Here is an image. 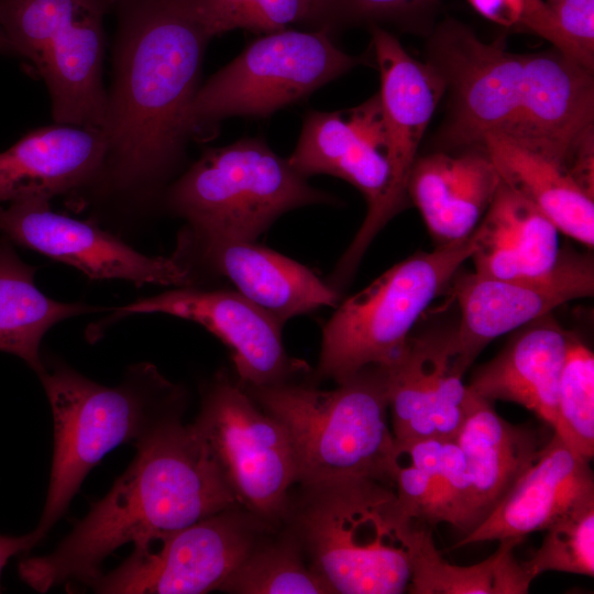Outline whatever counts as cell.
Masks as SVG:
<instances>
[{
    "mask_svg": "<svg viewBox=\"0 0 594 594\" xmlns=\"http://www.w3.org/2000/svg\"><path fill=\"white\" fill-rule=\"evenodd\" d=\"M427 63L442 78L447 116L438 151L482 146L487 133L565 165L594 144L593 72L552 47L518 54L452 18L428 34ZM572 174V173H571Z\"/></svg>",
    "mask_w": 594,
    "mask_h": 594,
    "instance_id": "1",
    "label": "cell"
},
{
    "mask_svg": "<svg viewBox=\"0 0 594 594\" xmlns=\"http://www.w3.org/2000/svg\"><path fill=\"white\" fill-rule=\"evenodd\" d=\"M114 80L102 172L125 193H151L191 138L189 112L212 38L190 0H117Z\"/></svg>",
    "mask_w": 594,
    "mask_h": 594,
    "instance_id": "2",
    "label": "cell"
},
{
    "mask_svg": "<svg viewBox=\"0 0 594 594\" xmlns=\"http://www.w3.org/2000/svg\"><path fill=\"white\" fill-rule=\"evenodd\" d=\"M135 448L128 469L52 552L19 563L22 582L38 593L70 581L90 585L122 546L147 550L202 518L240 506L208 444L180 414L158 422Z\"/></svg>",
    "mask_w": 594,
    "mask_h": 594,
    "instance_id": "3",
    "label": "cell"
},
{
    "mask_svg": "<svg viewBox=\"0 0 594 594\" xmlns=\"http://www.w3.org/2000/svg\"><path fill=\"white\" fill-rule=\"evenodd\" d=\"M37 376L54 425L48 488L35 527L43 540L88 473L113 449L135 447L163 419L180 414L184 395L150 363L131 367L117 386L96 383L61 362L44 361Z\"/></svg>",
    "mask_w": 594,
    "mask_h": 594,
    "instance_id": "4",
    "label": "cell"
},
{
    "mask_svg": "<svg viewBox=\"0 0 594 594\" xmlns=\"http://www.w3.org/2000/svg\"><path fill=\"white\" fill-rule=\"evenodd\" d=\"M243 388L284 427L295 457L297 482L304 486L351 477L393 485L395 439L387 425L384 366L363 367L330 391L294 378Z\"/></svg>",
    "mask_w": 594,
    "mask_h": 594,
    "instance_id": "5",
    "label": "cell"
},
{
    "mask_svg": "<svg viewBox=\"0 0 594 594\" xmlns=\"http://www.w3.org/2000/svg\"><path fill=\"white\" fill-rule=\"evenodd\" d=\"M294 536L334 594H400L408 590L410 519L394 486L351 477L305 486Z\"/></svg>",
    "mask_w": 594,
    "mask_h": 594,
    "instance_id": "6",
    "label": "cell"
},
{
    "mask_svg": "<svg viewBox=\"0 0 594 594\" xmlns=\"http://www.w3.org/2000/svg\"><path fill=\"white\" fill-rule=\"evenodd\" d=\"M168 208L189 228L255 241L284 213L334 198L312 187L262 139L209 148L168 189Z\"/></svg>",
    "mask_w": 594,
    "mask_h": 594,
    "instance_id": "7",
    "label": "cell"
},
{
    "mask_svg": "<svg viewBox=\"0 0 594 594\" xmlns=\"http://www.w3.org/2000/svg\"><path fill=\"white\" fill-rule=\"evenodd\" d=\"M473 250L472 233L417 252L340 304L322 329L315 378L338 383L363 367L388 365Z\"/></svg>",
    "mask_w": 594,
    "mask_h": 594,
    "instance_id": "8",
    "label": "cell"
},
{
    "mask_svg": "<svg viewBox=\"0 0 594 594\" xmlns=\"http://www.w3.org/2000/svg\"><path fill=\"white\" fill-rule=\"evenodd\" d=\"M116 2L0 0V26L44 79L56 123L105 128L103 20Z\"/></svg>",
    "mask_w": 594,
    "mask_h": 594,
    "instance_id": "9",
    "label": "cell"
},
{
    "mask_svg": "<svg viewBox=\"0 0 594 594\" xmlns=\"http://www.w3.org/2000/svg\"><path fill=\"white\" fill-rule=\"evenodd\" d=\"M363 63L322 31L287 28L263 34L198 88L190 135L208 136L230 117H267Z\"/></svg>",
    "mask_w": 594,
    "mask_h": 594,
    "instance_id": "10",
    "label": "cell"
},
{
    "mask_svg": "<svg viewBox=\"0 0 594 594\" xmlns=\"http://www.w3.org/2000/svg\"><path fill=\"white\" fill-rule=\"evenodd\" d=\"M193 424L239 504L263 522L279 518L287 510L288 491L297 482L284 427L227 372L217 373L205 386Z\"/></svg>",
    "mask_w": 594,
    "mask_h": 594,
    "instance_id": "11",
    "label": "cell"
},
{
    "mask_svg": "<svg viewBox=\"0 0 594 594\" xmlns=\"http://www.w3.org/2000/svg\"><path fill=\"white\" fill-rule=\"evenodd\" d=\"M381 76V102L391 183L383 202L370 218H364L352 242L337 263L331 278L348 285L378 232L409 206L407 185L417 153L446 86L427 62L407 53L387 29L370 28Z\"/></svg>",
    "mask_w": 594,
    "mask_h": 594,
    "instance_id": "12",
    "label": "cell"
},
{
    "mask_svg": "<svg viewBox=\"0 0 594 594\" xmlns=\"http://www.w3.org/2000/svg\"><path fill=\"white\" fill-rule=\"evenodd\" d=\"M239 506L177 530L160 548L133 551L117 569L91 584L108 594H202L221 591L258 544L261 520ZM263 522V521H262Z\"/></svg>",
    "mask_w": 594,
    "mask_h": 594,
    "instance_id": "13",
    "label": "cell"
},
{
    "mask_svg": "<svg viewBox=\"0 0 594 594\" xmlns=\"http://www.w3.org/2000/svg\"><path fill=\"white\" fill-rule=\"evenodd\" d=\"M460 308L457 351L468 370L494 339L551 314L559 306L594 294V260L590 253L562 250L547 273L498 279L458 272L451 280Z\"/></svg>",
    "mask_w": 594,
    "mask_h": 594,
    "instance_id": "14",
    "label": "cell"
},
{
    "mask_svg": "<svg viewBox=\"0 0 594 594\" xmlns=\"http://www.w3.org/2000/svg\"><path fill=\"white\" fill-rule=\"evenodd\" d=\"M0 234L92 279H122L139 286L195 285L189 271L173 256L142 254L92 223L52 211L47 200H20L0 207Z\"/></svg>",
    "mask_w": 594,
    "mask_h": 594,
    "instance_id": "15",
    "label": "cell"
},
{
    "mask_svg": "<svg viewBox=\"0 0 594 594\" xmlns=\"http://www.w3.org/2000/svg\"><path fill=\"white\" fill-rule=\"evenodd\" d=\"M139 314H164L207 329L229 349L243 386L292 380L305 366L287 355L283 324L237 290L175 287L118 308L113 317Z\"/></svg>",
    "mask_w": 594,
    "mask_h": 594,
    "instance_id": "16",
    "label": "cell"
},
{
    "mask_svg": "<svg viewBox=\"0 0 594 594\" xmlns=\"http://www.w3.org/2000/svg\"><path fill=\"white\" fill-rule=\"evenodd\" d=\"M172 256L191 276L199 268L226 278L282 324L321 307H333L340 298L310 268L255 241L223 239L185 226Z\"/></svg>",
    "mask_w": 594,
    "mask_h": 594,
    "instance_id": "17",
    "label": "cell"
},
{
    "mask_svg": "<svg viewBox=\"0 0 594 594\" xmlns=\"http://www.w3.org/2000/svg\"><path fill=\"white\" fill-rule=\"evenodd\" d=\"M394 439L455 437L468 411L469 388L455 326L411 333L385 365Z\"/></svg>",
    "mask_w": 594,
    "mask_h": 594,
    "instance_id": "18",
    "label": "cell"
},
{
    "mask_svg": "<svg viewBox=\"0 0 594 594\" xmlns=\"http://www.w3.org/2000/svg\"><path fill=\"white\" fill-rule=\"evenodd\" d=\"M594 502L590 460L559 435L542 446L488 515L453 548L492 540L519 543L570 512Z\"/></svg>",
    "mask_w": 594,
    "mask_h": 594,
    "instance_id": "19",
    "label": "cell"
},
{
    "mask_svg": "<svg viewBox=\"0 0 594 594\" xmlns=\"http://www.w3.org/2000/svg\"><path fill=\"white\" fill-rule=\"evenodd\" d=\"M103 129L56 123L36 129L0 153V201L47 200L102 173Z\"/></svg>",
    "mask_w": 594,
    "mask_h": 594,
    "instance_id": "20",
    "label": "cell"
},
{
    "mask_svg": "<svg viewBox=\"0 0 594 594\" xmlns=\"http://www.w3.org/2000/svg\"><path fill=\"white\" fill-rule=\"evenodd\" d=\"M499 184V175L483 146L437 151L417 157L407 195L437 245H442L474 232Z\"/></svg>",
    "mask_w": 594,
    "mask_h": 594,
    "instance_id": "21",
    "label": "cell"
},
{
    "mask_svg": "<svg viewBox=\"0 0 594 594\" xmlns=\"http://www.w3.org/2000/svg\"><path fill=\"white\" fill-rule=\"evenodd\" d=\"M569 339L552 312L544 315L515 330L501 352L474 372L468 388L492 403L520 405L553 429Z\"/></svg>",
    "mask_w": 594,
    "mask_h": 594,
    "instance_id": "22",
    "label": "cell"
},
{
    "mask_svg": "<svg viewBox=\"0 0 594 594\" xmlns=\"http://www.w3.org/2000/svg\"><path fill=\"white\" fill-rule=\"evenodd\" d=\"M559 233L543 212L501 180L473 232L474 273L498 279L544 274L560 257Z\"/></svg>",
    "mask_w": 594,
    "mask_h": 594,
    "instance_id": "23",
    "label": "cell"
},
{
    "mask_svg": "<svg viewBox=\"0 0 594 594\" xmlns=\"http://www.w3.org/2000/svg\"><path fill=\"white\" fill-rule=\"evenodd\" d=\"M469 392L468 411L455 436L470 481L466 534L488 515L541 448L535 431L512 425L492 402Z\"/></svg>",
    "mask_w": 594,
    "mask_h": 594,
    "instance_id": "24",
    "label": "cell"
},
{
    "mask_svg": "<svg viewBox=\"0 0 594 594\" xmlns=\"http://www.w3.org/2000/svg\"><path fill=\"white\" fill-rule=\"evenodd\" d=\"M287 160L307 179L323 174L351 184L366 201L365 218L380 208L391 183L385 148L365 136L341 111L308 112Z\"/></svg>",
    "mask_w": 594,
    "mask_h": 594,
    "instance_id": "25",
    "label": "cell"
},
{
    "mask_svg": "<svg viewBox=\"0 0 594 594\" xmlns=\"http://www.w3.org/2000/svg\"><path fill=\"white\" fill-rule=\"evenodd\" d=\"M482 146L505 185L535 205L561 233L593 248L594 197L565 165L496 133H487Z\"/></svg>",
    "mask_w": 594,
    "mask_h": 594,
    "instance_id": "26",
    "label": "cell"
},
{
    "mask_svg": "<svg viewBox=\"0 0 594 594\" xmlns=\"http://www.w3.org/2000/svg\"><path fill=\"white\" fill-rule=\"evenodd\" d=\"M36 267L26 264L7 238H0V351L23 360L36 375L44 370L41 342L56 323L97 308L56 301L35 285ZM100 310V308H98Z\"/></svg>",
    "mask_w": 594,
    "mask_h": 594,
    "instance_id": "27",
    "label": "cell"
},
{
    "mask_svg": "<svg viewBox=\"0 0 594 594\" xmlns=\"http://www.w3.org/2000/svg\"><path fill=\"white\" fill-rule=\"evenodd\" d=\"M431 526L414 519L406 531L410 561L408 590L414 594H524L532 579L514 556L519 543L502 540L486 560L469 566L451 564L437 550Z\"/></svg>",
    "mask_w": 594,
    "mask_h": 594,
    "instance_id": "28",
    "label": "cell"
},
{
    "mask_svg": "<svg viewBox=\"0 0 594 594\" xmlns=\"http://www.w3.org/2000/svg\"><path fill=\"white\" fill-rule=\"evenodd\" d=\"M221 591L242 594H327L326 581L305 563L293 536L256 548L240 563Z\"/></svg>",
    "mask_w": 594,
    "mask_h": 594,
    "instance_id": "29",
    "label": "cell"
},
{
    "mask_svg": "<svg viewBox=\"0 0 594 594\" xmlns=\"http://www.w3.org/2000/svg\"><path fill=\"white\" fill-rule=\"evenodd\" d=\"M440 0H312L301 26L330 35L359 26L429 34Z\"/></svg>",
    "mask_w": 594,
    "mask_h": 594,
    "instance_id": "30",
    "label": "cell"
},
{
    "mask_svg": "<svg viewBox=\"0 0 594 594\" xmlns=\"http://www.w3.org/2000/svg\"><path fill=\"white\" fill-rule=\"evenodd\" d=\"M553 431L579 454L593 458L594 355L572 332L559 377Z\"/></svg>",
    "mask_w": 594,
    "mask_h": 594,
    "instance_id": "31",
    "label": "cell"
},
{
    "mask_svg": "<svg viewBox=\"0 0 594 594\" xmlns=\"http://www.w3.org/2000/svg\"><path fill=\"white\" fill-rule=\"evenodd\" d=\"M534 580L548 572L594 575V502L559 518L546 529V536L532 557L521 562Z\"/></svg>",
    "mask_w": 594,
    "mask_h": 594,
    "instance_id": "32",
    "label": "cell"
},
{
    "mask_svg": "<svg viewBox=\"0 0 594 594\" xmlns=\"http://www.w3.org/2000/svg\"><path fill=\"white\" fill-rule=\"evenodd\" d=\"M312 0H190L212 37L244 29L272 33L301 24Z\"/></svg>",
    "mask_w": 594,
    "mask_h": 594,
    "instance_id": "33",
    "label": "cell"
},
{
    "mask_svg": "<svg viewBox=\"0 0 594 594\" xmlns=\"http://www.w3.org/2000/svg\"><path fill=\"white\" fill-rule=\"evenodd\" d=\"M466 1L474 11L488 21L509 30L538 35L552 47L576 61L572 46L563 35L546 0Z\"/></svg>",
    "mask_w": 594,
    "mask_h": 594,
    "instance_id": "34",
    "label": "cell"
},
{
    "mask_svg": "<svg viewBox=\"0 0 594 594\" xmlns=\"http://www.w3.org/2000/svg\"><path fill=\"white\" fill-rule=\"evenodd\" d=\"M576 61L594 70V0H546Z\"/></svg>",
    "mask_w": 594,
    "mask_h": 594,
    "instance_id": "35",
    "label": "cell"
},
{
    "mask_svg": "<svg viewBox=\"0 0 594 594\" xmlns=\"http://www.w3.org/2000/svg\"><path fill=\"white\" fill-rule=\"evenodd\" d=\"M41 541L42 539L35 529L23 536L0 535V579L3 568L12 557L30 551Z\"/></svg>",
    "mask_w": 594,
    "mask_h": 594,
    "instance_id": "36",
    "label": "cell"
},
{
    "mask_svg": "<svg viewBox=\"0 0 594 594\" xmlns=\"http://www.w3.org/2000/svg\"><path fill=\"white\" fill-rule=\"evenodd\" d=\"M0 54L15 55L14 50L0 26Z\"/></svg>",
    "mask_w": 594,
    "mask_h": 594,
    "instance_id": "37",
    "label": "cell"
}]
</instances>
